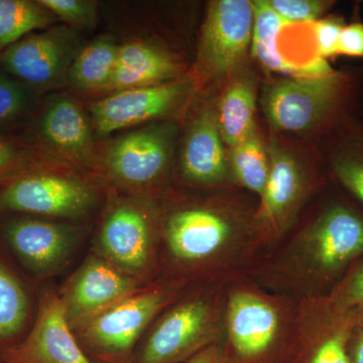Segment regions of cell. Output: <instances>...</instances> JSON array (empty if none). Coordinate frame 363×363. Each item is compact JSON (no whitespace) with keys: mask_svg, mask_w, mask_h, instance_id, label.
Returning <instances> with one entry per match:
<instances>
[{"mask_svg":"<svg viewBox=\"0 0 363 363\" xmlns=\"http://www.w3.org/2000/svg\"><path fill=\"white\" fill-rule=\"evenodd\" d=\"M253 23L250 55L264 70L283 76L304 75L291 65L279 50V38L288 26L267 0H252Z\"/></svg>","mask_w":363,"mask_h":363,"instance_id":"cell-22","label":"cell"},{"mask_svg":"<svg viewBox=\"0 0 363 363\" xmlns=\"http://www.w3.org/2000/svg\"><path fill=\"white\" fill-rule=\"evenodd\" d=\"M257 83L247 65L225 81L216 99L217 119L227 149L240 143L257 125Z\"/></svg>","mask_w":363,"mask_h":363,"instance_id":"cell-21","label":"cell"},{"mask_svg":"<svg viewBox=\"0 0 363 363\" xmlns=\"http://www.w3.org/2000/svg\"><path fill=\"white\" fill-rule=\"evenodd\" d=\"M161 212L145 198H114L91 252L142 283L161 278Z\"/></svg>","mask_w":363,"mask_h":363,"instance_id":"cell-8","label":"cell"},{"mask_svg":"<svg viewBox=\"0 0 363 363\" xmlns=\"http://www.w3.org/2000/svg\"><path fill=\"white\" fill-rule=\"evenodd\" d=\"M119 47L116 40L101 37L76 55L69 68V81L85 91H106L116 70Z\"/></svg>","mask_w":363,"mask_h":363,"instance_id":"cell-24","label":"cell"},{"mask_svg":"<svg viewBox=\"0 0 363 363\" xmlns=\"http://www.w3.org/2000/svg\"><path fill=\"white\" fill-rule=\"evenodd\" d=\"M298 304L245 274L227 284L224 350L231 363H276L297 355Z\"/></svg>","mask_w":363,"mask_h":363,"instance_id":"cell-4","label":"cell"},{"mask_svg":"<svg viewBox=\"0 0 363 363\" xmlns=\"http://www.w3.org/2000/svg\"><path fill=\"white\" fill-rule=\"evenodd\" d=\"M0 363H1V350H0Z\"/></svg>","mask_w":363,"mask_h":363,"instance_id":"cell-36","label":"cell"},{"mask_svg":"<svg viewBox=\"0 0 363 363\" xmlns=\"http://www.w3.org/2000/svg\"><path fill=\"white\" fill-rule=\"evenodd\" d=\"M346 21L342 16L329 13L311 23L314 50L318 58L328 60L337 57L339 39Z\"/></svg>","mask_w":363,"mask_h":363,"instance_id":"cell-31","label":"cell"},{"mask_svg":"<svg viewBox=\"0 0 363 363\" xmlns=\"http://www.w3.org/2000/svg\"><path fill=\"white\" fill-rule=\"evenodd\" d=\"M54 20L39 1L0 0V55L35 30L49 28Z\"/></svg>","mask_w":363,"mask_h":363,"instance_id":"cell-26","label":"cell"},{"mask_svg":"<svg viewBox=\"0 0 363 363\" xmlns=\"http://www.w3.org/2000/svg\"><path fill=\"white\" fill-rule=\"evenodd\" d=\"M253 11L248 0L210 2L196 62V86L228 80L247 64Z\"/></svg>","mask_w":363,"mask_h":363,"instance_id":"cell-10","label":"cell"},{"mask_svg":"<svg viewBox=\"0 0 363 363\" xmlns=\"http://www.w3.org/2000/svg\"><path fill=\"white\" fill-rule=\"evenodd\" d=\"M1 363H95L81 347L58 293L45 292L32 328L1 351Z\"/></svg>","mask_w":363,"mask_h":363,"instance_id":"cell-16","label":"cell"},{"mask_svg":"<svg viewBox=\"0 0 363 363\" xmlns=\"http://www.w3.org/2000/svg\"><path fill=\"white\" fill-rule=\"evenodd\" d=\"M255 211L225 196L161 212V278L194 283L245 274L262 247Z\"/></svg>","mask_w":363,"mask_h":363,"instance_id":"cell-1","label":"cell"},{"mask_svg":"<svg viewBox=\"0 0 363 363\" xmlns=\"http://www.w3.org/2000/svg\"><path fill=\"white\" fill-rule=\"evenodd\" d=\"M28 150L13 136L0 133V184L26 169Z\"/></svg>","mask_w":363,"mask_h":363,"instance_id":"cell-32","label":"cell"},{"mask_svg":"<svg viewBox=\"0 0 363 363\" xmlns=\"http://www.w3.org/2000/svg\"><path fill=\"white\" fill-rule=\"evenodd\" d=\"M180 169L184 181L195 187L226 188L234 184L228 149L217 119L216 101L203 105L189 126Z\"/></svg>","mask_w":363,"mask_h":363,"instance_id":"cell-17","label":"cell"},{"mask_svg":"<svg viewBox=\"0 0 363 363\" xmlns=\"http://www.w3.org/2000/svg\"><path fill=\"white\" fill-rule=\"evenodd\" d=\"M310 300L326 311L347 312L363 309V259L350 267L330 293Z\"/></svg>","mask_w":363,"mask_h":363,"instance_id":"cell-27","label":"cell"},{"mask_svg":"<svg viewBox=\"0 0 363 363\" xmlns=\"http://www.w3.org/2000/svg\"><path fill=\"white\" fill-rule=\"evenodd\" d=\"M271 131L317 147L363 108V68L269 79L259 97Z\"/></svg>","mask_w":363,"mask_h":363,"instance_id":"cell-3","label":"cell"},{"mask_svg":"<svg viewBox=\"0 0 363 363\" xmlns=\"http://www.w3.org/2000/svg\"><path fill=\"white\" fill-rule=\"evenodd\" d=\"M182 65L168 52L147 43L119 47L116 70L106 91L112 93L164 84L181 78Z\"/></svg>","mask_w":363,"mask_h":363,"instance_id":"cell-20","label":"cell"},{"mask_svg":"<svg viewBox=\"0 0 363 363\" xmlns=\"http://www.w3.org/2000/svg\"><path fill=\"white\" fill-rule=\"evenodd\" d=\"M32 314V303L21 279L0 259V350L25 337Z\"/></svg>","mask_w":363,"mask_h":363,"instance_id":"cell-23","label":"cell"},{"mask_svg":"<svg viewBox=\"0 0 363 363\" xmlns=\"http://www.w3.org/2000/svg\"><path fill=\"white\" fill-rule=\"evenodd\" d=\"M76 33L69 26L33 33L0 55V69L33 91L68 75L75 59Z\"/></svg>","mask_w":363,"mask_h":363,"instance_id":"cell-14","label":"cell"},{"mask_svg":"<svg viewBox=\"0 0 363 363\" xmlns=\"http://www.w3.org/2000/svg\"><path fill=\"white\" fill-rule=\"evenodd\" d=\"M177 133L175 123L162 121L117 138L105 157L109 180L138 193L154 187L168 169Z\"/></svg>","mask_w":363,"mask_h":363,"instance_id":"cell-12","label":"cell"},{"mask_svg":"<svg viewBox=\"0 0 363 363\" xmlns=\"http://www.w3.org/2000/svg\"><path fill=\"white\" fill-rule=\"evenodd\" d=\"M94 130L80 105L59 97L45 106L39 121L40 140L64 160L83 168L94 162Z\"/></svg>","mask_w":363,"mask_h":363,"instance_id":"cell-18","label":"cell"},{"mask_svg":"<svg viewBox=\"0 0 363 363\" xmlns=\"http://www.w3.org/2000/svg\"><path fill=\"white\" fill-rule=\"evenodd\" d=\"M363 59V23L360 21L346 23L339 39L337 57Z\"/></svg>","mask_w":363,"mask_h":363,"instance_id":"cell-33","label":"cell"},{"mask_svg":"<svg viewBox=\"0 0 363 363\" xmlns=\"http://www.w3.org/2000/svg\"><path fill=\"white\" fill-rule=\"evenodd\" d=\"M1 233L21 266L37 278L45 279L68 266L82 243L85 228L26 215L4 221Z\"/></svg>","mask_w":363,"mask_h":363,"instance_id":"cell-11","label":"cell"},{"mask_svg":"<svg viewBox=\"0 0 363 363\" xmlns=\"http://www.w3.org/2000/svg\"><path fill=\"white\" fill-rule=\"evenodd\" d=\"M229 279L189 284L150 325L131 363H185L222 342Z\"/></svg>","mask_w":363,"mask_h":363,"instance_id":"cell-5","label":"cell"},{"mask_svg":"<svg viewBox=\"0 0 363 363\" xmlns=\"http://www.w3.org/2000/svg\"><path fill=\"white\" fill-rule=\"evenodd\" d=\"M195 88L194 79L181 77L164 84L113 93L91 105L93 130L98 135H108L174 116L185 106Z\"/></svg>","mask_w":363,"mask_h":363,"instance_id":"cell-13","label":"cell"},{"mask_svg":"<svg viewBox=\"0 0 363 363\" xmlns=\"http://www.w3.org/2000/svg\"><path fill=\"white\" fill-rule=\"evenodd\" d=\"M143 286L145 284L91 252L58 295L74 330Z\"/></svg>","mask_w":363,"mask_h":363,"instance_id":"cell-15","label":"cell"},{"mask_svg":"<svg viewBox=\"0 0 363 363\" xmlns=\"http://www.w3.org/2000/svg\"><path fill=\"white\" fill-rule=\"evenodd\" d=\"M228 162L233 183L260 198L269 178V159L259 126L228 149Z\"/></svg>","mask_w":363,"mask_h":363,"instance_id":"cell-25","label":"cell"},{"mask_svg":"<svg viewBox=\"0 0 363 363\" xmlns=\"http://www.w3.org/2000/svg\"><path fill=\"white\" fill-rule=\"evenodd\" d=\"M325 176L363 209V119H351L316 147Z\"/></svg>","mask_w":363,"mask_h":363,"instance_id":"cell-19","label":"cell"},{"mask_svg":"<svg viewBox=\"0 0 363 363\" xmlns=\"http://www.w3.org/2000/svg\"><path fill=\"white\" fill-rule=\"evenodd\" d=\"M33 90L0 69V130L16 123L32 107Z\"/></svg>","mask_w":363,"mask_h":363,"instance_id":"cell-28","label":"cell"},{"mask_svg":"<svg viewBox=\"0 0 363 363\" xmlns=\"http://www.w3.org/2000/svg\"><path fill=\"white\" fill-rule=\"evenodd\" d=\"M348 354L351 363H363V314L351 331Z\"/></svg>","mask_w":363,"mask_h":363,"instance_id":"cell-35","label":"cell"},{"mask_svg":"<svg viewBox=\"0 0 363 363\" xmlns=\"http://www.w3.org/2000/svg\"><path fill=\"white\" fill-rule=\"evenodd\" d=\"M286 25L311 23L324 18L335 6L331 0H267Z\"/></svg>","mask_w":363,"mask_h":363,"instance_id":"cell-29","label":"cell"},{"mask_svg":"<svg viewBox=\"0 0 363 363\" xmlns=\"http://www.w3.org/2000/svg\"><path fill=\"white\" fill-rule=\"evenodd\" d=\"M191 284L160 278L142 286L74 329L95 363H131L138 343L155 320Z\"/></svg>","mask_w":363,"mask_h":363,"instance_id":"cell-7","label":"cell"},{"mask_svg":"<svg viewBox=\"0 0 363 363\" xmlns=\"http://www.w3.org/2000/svg\"><path fill=\"white\" fill-rule=\"evenodd\" d=\"M71 28H91L96 25V2L90 0H38Z\"/></svg>","mask_w":363,"mask_h":363,"instance_id":"cell-30","label":"cell"},{"mask_svg":"<svg viewBox=\"0 0 363 363\" xmlns=\"http://www.w3.org/2000/svg\"><path fill=\"white\" fill-rule=\"evenodd\" d=\"M185 363H231L227 357L223 344L216 343L208 346Z\"/></svg>","mask_w":363,"mask_h":363,"instance_id":"cell-34","label":"cell"},{"mask_svg":"<svg viewBox=\"0 0 363 363\" xmlns=\"http://www.w3.org/2000/svg\"><path fill=\"white\" fill-rule=\"evenodd\" d=\"M331 186L309 222L257 269L260 286L297 301L323 297L363 259V209Z\"/></svg>","mask_w":363,"mask_h":363,"instance_id":"cell-2","label":"cell"},{"mask_svg":"<svg viewBox=\"0 0 363 363\" xmlns=\"http://www.w3.org/2000/svg\"><path fill=\"white\" fill-rule=\"evenodd\" d=\"M98 192L79 177L23 169L0 184V213L74 221L96 207Z\"/></svg>","mask_w":363,"mask_h":363,"instance_id":"cell-9","label":"cell"},{"mask_svg":"<svg viewBox=\"0 0 363 363\" xmlns=\"http://www.w3.org/2000/svg\"><path fill=\"white\" fill-rule=\"evenodd\" d=\"M271 131L269 173L253 214L262 247L281 240L295 225L307 200L328 184L316 147Z\"/></svg>","mask_w":363,"mask_h":363,"instance_id":"cell-6","label":"cell"}]
</instances>
